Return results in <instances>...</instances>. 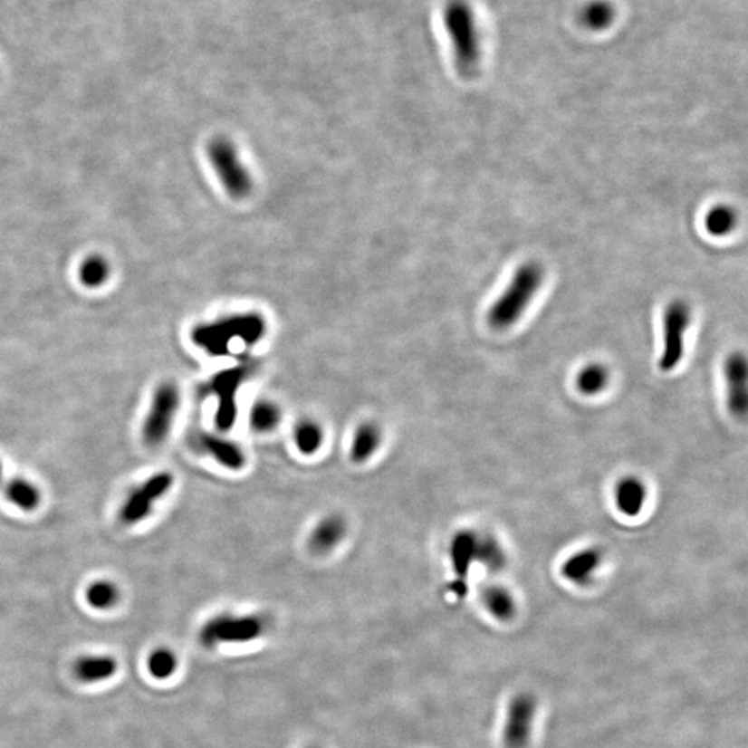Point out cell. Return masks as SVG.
I'll use <instances>...</instances> for the list:
<instances>
[{
    "label": "cell",
    "instance_id": "cell-18",
    "mask_svg": "<svg viewBox=\"0 0 748 748\" xmlns=\"http://www.w3.org/2000/svg\"><path fill=\"white\" fill-rule=\"evenodd\" d=\"M117 668L119 663L109 656H88L74 664V675L78 681L95 684L111 677Z\"/></svg>",
    "mask_w": 748,
    "mask_h": 748
},
{
    "label": "cell",
    "instance_id": "cell-16",
    "mask_svg": "<svg viewBox=\"0 0 748 748\" xmlns=\"http://www.w3.org/2000/svg\"><path fill=\"white\" fill-rule=\"evenodd\" d=\"M601 564L598 549H583L570 556L561 566V575L575 585H587L595 577Z\"/></svg>",
    "mask_w": 748,
    "mask_h": 748
},
{
    "label": "cell",
    "instance_id": "cell-5",
    "mask_svg": "<svg viewBox=\"0 0 748 748\" xmlns=\"http://www.w3.org/2000/svg\"><path fill=\"white\" fill-rule=\"evenodd\" d=\"M208 158L230 197L243 200L251 195L253 179L229 139L214 138L208 143Z\"/></svg>",
    "mask_w": 748,
    "mask_h": 748
},
{
    "label": "cell",
    "instance_id": "cell-19",
    "mask_svg": "<svg viewBox=\"0 0 748 748\" xmlns=\"http://www.w3.org/2000/svg\"><path fill=\"white\" fill-rule=\"evenodd\" d=\"M283 420L282 408L271 399H258L250 410V427L256 434L273 433Z\"/></svg>",
    "mask_w": 748,
    "mask_h": 748
},
{
    "label": "cell",
    "instance_id": "cell-9",
    "mask_svg": "<svg viewBox=\"0 0 748 748\" xmlns=\"http://www.w3.org/2000/svg\"><path fill=\"white\" fill-rule=\"evenodd\" d=\"M247 378L245 368H233L216 374L209 389L216 397V426L222 433L232 430L237 418V392Z\"/></svg>",
    "mask_w": 748,
    "mask_h": 748
},
{
    "label": "cell",
    "instance_id": "cell-30",
    "mask_svg": "<svg viewBox=\"0 0 748 748\" xmlns=\"http://www.w3.org/2000/svg\"><path fill=\"white\" fill-rule=\"evenodd\" d=\"M4 480V467H2V463H0V483Z\"/></svg>",
    "mask_w": 748,
    "mask_h": 748
},
{
    "label": "cell",
    "instance_id": "cell-8",
    "mask_svg": "<svg viewBox=\"0 0 748 748\" xmlns=\"http://www.w3.org/2000/svg\"><path fill=\"white\" fill-rule=\"evenodd\" d=\"M174 475L169 472H159L151 475L142 485L130 494L125 501L120 517L127 525L138 524L150 516L154 504L164 498L174 486Z\"/></svg>",
    "mask_w": 748,
    "mask_h": 748
},
{
    "label": "cell",
    "instance_id": "cell-22",
    "mask_svg": "<svg viewBox=\"0 0 748 748\" xmlns=\"http://www.w3.org/2000/svg\"><path fill=\"white\" fill-rule=\"evenodd\" d=\"M483 603L491 616L499 621H509L516 614V600L503 587H489L484 590Z\"/></svg>",
    "mask_w": 748,
    "mask_h": 748
},
{
    "label": "cell",
    "instance_id": "cell-20",
    "mask_svg": "<svg viewBox=\"0 0 748 748\" xmlns=\"http://www.w3.org/2000/svg\"><path fill=\"white\" fill-rule=\"evenodd\" d=\"M292 441H294L295 448L301 455L313 456L323 446V428L312 418H303L295 425Z\"/></svg>",
    "mask_w": 748,
    "mask_h": 748
},
{
    "label": "cell",
    "instance_id": "cell-3",
    "mask_svg": "<svg viewBox=\"0 0 748 748\" xmlns=\"http://www.w3.org/2000/svg\"><path fill=\"white\" fill-rule=\"evenodd\" d=\"M264 333L265 323L260 316L243 315L196 327L192 339L206 354L224 357L229 352L230 344L235 340L239 339L247 345H253L263 339Z\"/></svg>",
    "mask_w": 748,
    "mask_h": 748
},
{
    "label": "cell",
    "instance_id": "cell-13",
    "mask_svg": "<svg viewBox=\"0 0 748 748\" xmlns=\"http://www.w3.org/2000/svg\"><path fill=\"white\" fill-rule=\"evenodd\" d=\"M198 442L201 449L225 469L239 472L247 465L245 452L232 439L216 434L204 433L198 436Z\"/></svg>",
    "mask_w": 748,
    "mask_h": 748
},
{
    "label": "cell",
    "instance_id": "cell-7",
    "mask_svg": "<svg viewBox=\"0 0 748 748\" xmlns=\"http://www.w3.org/2000/svg\"><path fill=\"white\" fill-rule=\"evenodd\" d=\"M690 323V308L685 301L675 300L664 313L663 354L658 368L668 373L677 368L685 357V334Z\"/></svg>",
    "mask_w": 748,
    "mask_h": 748
},
{
    "label": "cell",
    "instance_id": "cell-14",
    "mask_svg": "<svg viewBox=\"0 0 748 748\" xmlns=\"http://www.w3.org/2000/svg\"><path fill=\"white\" fill-rule=\"evenodd\" d=\"M347 535V523L341 516H327L311 531L308 546L318 556L331 553Z\"/></svg>",
    "mask_w": 748,
    "mask_h": 748
},
{
    "label": "cell",
    "instance_id": "cell-29",
    "mask_svg": "<svg viewBox=\"0 0 748 748\" xmlns=\"http://www.w3.org/2000/svg\"><path fill=\"white\" fill-rule=\"evenodd\" d=\"M177 666V656L168 648H157L149 657V671L157 679H167L171 676Z\"/></svg>",
    "mask_w": 748,
    "mask_h": 748
},
{
    "label": "cell",
    "instance_id": "cell-4",
    "mask_svg": "<svg viewBox=\"0 0 748 748\" xmlns=\"http://www.w3.org/2000/svg\"><path fill=\"white\" fill-rule=\"evenodd\" d=\"M266 629L268 622L258 614H219L203 625L200 642L209 648L219 645L248 643L263 637Z\"/></svg>",
    "mask_w": 748,
    "mask_h": 748
},
{
    "label": "cell",
    "instance_id": "cell-2",
    "mask_svg": "<svg viewBox=\"0 0 748 748\" xmlns=\"http://www.w3.org/2000/svg\"><path fill=\"white\" fill-rule=\"evenodd\" d=\"M542 266L538 263H525L512 277L509 287L488 311L489 326L495 331H506L522 318L532 298L543 283Z\"/></svg>",
    "mask_w": 748,
    "mask_h": 748
},
{
    "label": "cell",
    "instance_id": "cell-6",
    "mask_svg": "<svg viewBox=\"0 0 748 748\" xmlns=\"http://www.w3.org/2000/svg\"><path fill=\"white\" fill-rule=\"evenodd\" d=\"M180 407V391L175 383H162L154 392L143 423V439L150 446H161L171 433Z\"/></svg>",
    "mask_w": 748,
    "mask_h": 748
},
{
    "label": "cell",
    "instance_id": "cell-12",
    "mask_svg": "<svg viewBox=\"0 0 748 748\" xmlns=\"http://www.w3.org/2000/svg\"><path fill=\"white\" fill-rule=\"evenodd\" d=\"M724 380L728 386V407L732 415L744 418L748 409V365L740 352L729 355L724 366Z\"/></svg>",
    "mask_w": 748,
    "mask_h": 748
},
{
    "label": "cell",
    "instance_id": "cell-28",
    "mask_svg": "<svg viewBox=\"0 0 748 748\" xmlns=\"http://www.w3.org/2000/svg\"><path fill=\"white\" fill-rule=\"evenodd\" d=\"M736 222L737 216L734 209L721 204V206H714L707 214L705 227L713 236L721 237L731 233L736 226Z\"/></svg>",
    "mask_w": 748,
    "mask_h": 748
},
{
    "label": "cell",
    "instance_id": "cell-23",
    "mask_svg": "<svg viewBox=\"0 0 748 748\" xmlns=\"http://www.w3.org/2000/svg\"><path fill=\"white\" fill-rule=\"evenodd\" d=\"M610 380V373L601 363H590L580 369L575 379L578 391L585 397H595L600 394Z\"/></svg>",
    "mask_w": 748,
    "mask_h": 748
},
{
    "label": "cell",
    "instance_id": "cell-1",
    "mask_svg": "<svg viewBox=\"0 0 748 748\" xmlns=\"http://www.w3.org/2000/svg\"><path fill=\"white\" fill-rule=\"evenodd\" d=\"M442 18L452 42L457 70L470 77L477 72L481 59L480 33L475 12L467 0H448Z\"/></svg>",
    "mask_w": 748,
    "mask_h": 748
},
{
    "label": "cell",
    "instance_id": "cell-25",
    "mask_svg": "<svg viewBox=\"0 0 748 748\" xmlns=\"http://www.w3.org/2000/svg\"><path fill=\"white\" fill-rule=\"evenodd\" d=\"M475 560H478L488 571L498 572L502 571L506 564V553L501 543L493 536H478Z\"/></svg>",
    "mask_w": 748,
    "mask_h": 748
},
{
    "label": "cell",
    "instance_id": "cell-24",
    "mask_svg": "<svg viewBox=\"0 0 748 748\" xmlns=\"http://www.w3.org/2000/svg\"><path fill=\"white\" fill-rule=\"evenodd\" d=\"M616 10L607 0H590L580 10V18L583 27L593 31H601L613 23Z\"/></svg>",
    "mask_w": 748,
    "mask_h": 748
},
{
    "label": "cell",
    "instance_id": "cell-17",
    "mask_svg": "<svg viewBox=\"0 0 748 748\" xmlns=\"http://www.w3.org/2000/svg\"><path fill=\"white\" fill-rule=\"evenodd\" d=\"M381 442H383V433L378 423H360L350 441V460L355 463L368 462L379 451Z\"/></svg>",
    "mask_w": 748,
    "mask_h": 748
},
{
    "label": "cell",
    "instance_id": "cell-11",
    "mask_svg": "<svg viewBox=\"0 0 748 748\" xmlns=\"http://www.w3.org/2000/svg\"><path fill=\"white\" fill-rule=\"evenodd\" d=\"M477 540L478 535L469 530L459 531L452 538L449 554H451L455 580L452 582L451 590L457 598H463L467 592L465 580H467L470 569L475 561Z\"/></svg>",
    "mask_w": 748,
    "mask_h": 748
},
{
    "label": "cell",
    "instance_id": "cell-10",
    "mask_svg": "<svg viewBox=\"0 0 748 748\" xmlns=\"http://www.w3.org/2000/svg\"><path fill=\"white\" fill-rule=\"evenodd\" d=\"M536 716L535 698L527 693L514 695L507 707L502 739L506 748H525L530 742Z\"/></svg>",
    "mask_w": 748,
    "mask_h": 748
},
{
    "label": "cell",
    "instance_id": "cell-27",
    "mask_svg": "<svg viewBox=\"0 0 748 748\" xmlns=\"http://www.w3.org/2000/svg\"><path fill=\"white\" fill-rule=\"evenodd\" d=\"M81 283L86 287H101L110 276V265L103 256L91 255L80 266Z\"/></svg>",
    "mask_w": 748,
    "mask_h": 748
},
{
    "label": "cell",
    "instance_id": "cell-26",
    "mask_svg": "<svg viewBox=\"0 0 748 748\" xmlns=\"http://www.w3.org/2000/svg\"><path fill=\"white\" fill-rule=\"evenodd\" d=\"M86 601L96 610H109L120 600V590L111 580H96L86 590Z\"/></svg>",
    "mask_w": 748,
    "mask_h": 748
},
{
    "label": "cell",
    "instance_id": "cell-15",
    "mask_svg": "<svg viewBox=\"0 0 748 748\" xmlns=\"http://www.w3.org/2000/svg\"><path fill=\"white\" fill-rule=\"evenodd\" d=\"M614 499L619 513L627 517H637L642 513L647 499V489L640 478L627 475L614 489Z\"/></svg>",
    "mask_w": 748,
    "mask_h": 748
},
{
    "label": "cell",
    "instance_id": "cell-21",
    "mask_svg": "<svg viewBox=\"0 0 748 748\" xmlns=\"http://www.w3.org/2000/svg\"><path fill=\"white\" fill-rule=\"evenodd\" d=\"M5 496L23 512H34L41 503V491L25 478H12L5 485Z\"/></svg>",
    "mask_w": 748,
    "mask_h": 748
}]
</instances>
